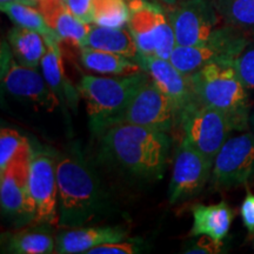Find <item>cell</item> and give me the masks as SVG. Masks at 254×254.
Here are the masks:
<instances>
[{
    "instance_id": "obj_7",
    "label": "cell",
    "mask_w": 254,
    "mask_h": 254,
    "mask_svg": "<svg viewBox=\"0 0 254 254\" xmlns=\"http://www.w3.org/2000/svg\"><path fill=\"white\" fill-rule=\"evenodd\" d=\"M179 124L183 126V140L212 161L231 133L238 131L226 113L199 100L183 113Z\"/></svg>"
},
{
    "instance_id": "obj_12",
    "label": "cell",
    "mask_w": 254,
    "mask_h": 254,
    "mask_svg": "<svg viewBox=\"0 0 254 254\" xmlns=\"http://www.w3.org/2000/svg\"><path fill=\"white\" fill-rule=\"evenodd\" d=\"M7 46L2 47L1 82L5 90L19 99L28 100L49 111L55 110L60 101L44 75L37 68L19 64Z\"/></svg>"
},
{
    "instance_id": "obj_9",
    "label": "cell",
    "mask_w": 254,
    "mask_h": 254,
    "mask_svg": "<svg viewBox=\"0 0 254 254\" xmlns=\"http://www.w3.org/2000/svg\"><path fill=\"white\" fill-rule=\"evenodd\" d=\"M33 152L26 138L0 176L2 212L12 217L33 219L36 206L30 192V167Z\"/></svg>"
},
{
    "instance_id": "obj_19",
    "label": "cell",
    "mask_w": 254,
    "mask_h": 254,
    "mask_svg": "<svg viewBox=\"0 0 254 254\" xmlns=\"http://www.w3.org/2000/svg\"><path fill=\"white\" fill-rule=\"evenodd\" d=\"M47 51L41 59L40 66L43 75L51 90L55 92L59 101L67 103L71 109H77L79 93L78 88L74 90L71 82L66 78L64 72L62 50L59 46V40H45Z\"/></svg>"
},
{
    "instance_id": "obj_10",
    "label": "cell",
    "mask_w": 254,
    "mask_h": 254,
    "mask_svg": "<svg viewBox=\"0 0 254 254\" xmlns=\"http://www.w3.org/2000/svg\"><path fill=\"white\" fill-rule=\"evenodd\" d=\"M254 176V133L230 136L215 155L209 184L215 189L245 185Z\"/></svg>"
},
{
    "instance_id": "obj_11",
    "label": "cell",
    "mask_w": 254,
    "mask_h": 254,
    "mask_svg": "<svg viewBox=\"0 0 254 254\" xmlns=\"http://www.w3.org/2000/svg\"><path fill=\"white\" fill-rule=\"evenodd\" d=\"M174 5L168 17L177 45L195 46L207 43L221 18L213 0H180Z\"/></svg>"
},
{
    "instance_id": "obj_32",
    "label": "cell",
    "mask_w": 254,
    "mask_h": 254,
    "mask_svg": "<svg viewBox=\"0 0 254 254\" xmlns=\"http://www.w3.org/2000/svg\"><path fill=\"white\" fill-rule=\"evenodd\" d=\"M240 215L244 226L250 236H254V194L247 192L240 207Z\"/></svg>"
},
{
    "instance_id": "obj_3",
    "label": "cell",
    "mask_w": 254,
    "mask_h": 254,
    "mask_svg": "<svg viewBox=\"0 0 254 254\" xmlns=\"http://www.w3.org/2000/svg\"><path fill=\"white\" fill-rule=\"evenodd\" d=\"M199 103L226 113L238 131L250 127L247 88L238 75L233 63L214 62L189 75Z\"/></svg>"
},
{
    "instance_id": "obj_17",
    "label": "cell",
    "mask_w": 254,
    "mask_h": 254,
    "mask_svg": "<svg viewBox=\"0 0 254 254\" xmlns=\"http://www.w3.org/2000/svg\"><path fill=\"white\" fill-rule=\"evenodd\" d=\"M36 7L60 40L79 49L84 46L91 24L79 20L66 6L65 0H38Z\"/></svg>"
},
{
    "instance_id": "obj_13",
    "label": "cell",
    "mask_w": 254,
    "mask_h": 254,
    "mask_svg": "<svg viewBox=\"0 0 254 254\" xmlns=\"http://www.w3.org/2000/svg\"><path fill=\"white\" fill-rule=\"evenodd\" d=\"M212 166L213 161L183 140L177 151L168 190L171 204L198 195L209 182Z\"/></svg>"
},
{
    "instance_id": "obj_8",
    "label": "cell",
    "mask_w": 254,
    "mask_h": 254,
    "mask_svg": "<svg viewBox=\"0 0 254 254\" xmlns=\"http://www.w3.org/2000/svg\"><path fill=\"white\" fill-rule=\"evenodd\" d=\"M124 123L167 133L178 124V112L173 101L148 77L113 125Z\"/></svg>"
},
{
    "instance_id": "obj_5",
    "label": "cell",
    "mask_w": 254,
    "mask_h": 254,
    "mask_svg": "<svg viewBox=\"0 0 254 254\" xmlns=\"http://www.w3.org/2000/svg\"><path fill=\"white\" fill-rule=\"evenodd\" d=\"M127 27L140 55L170 59L176 37L170 17L160 6L147 0H128Z\"/></svg>"
},
{
    "instance_id": "obj_29",
    "label": "cell",
    "mask_w": 254,
    "mask_h": 254,
    "mask_svg": "<svg viewBox=\"0 0 254 254\" xmlns=\"http://www.w3.org/2000/svg\"><path fill=\"white\" fill-rule=\"evenodd\" d=\"M141 252L139 240H122L117 243H107L88 251L86 254H135Z\"/></svg>"
},
{
    "instance_id": "obj_36",
    "label": "cell",
    "mask_w": 254,
    "mask_h": 254,
    "mask_svg": "<svg viewBox=\"0 0 254 254\" xmlns=\"http://www.w3.org/2000/svg\"><path fill=\"white\" fill-rule=\"evenodd\" d=\"M37 2H38V0H30V4L32 6H37Z\"/></svg>"
},
{
    "instance_id": "obj_23",
    "label": "cell",
    "mask_w": 254,
    "mask_h": 254,
    "mask_svg": "<svg viewBox=\"0 0 254 254\" xmlns=\"http://www.w3.org/2000/svg\"><path fill=\"white\" fill-rule=\"evenodd\" d=\"M47 225L38 228L12 233L6 240V250L15 254H50L56 251V238L45 230Z\"/></svg>"
},
{
    "instance_id": "obj_14",
    "label": "cell",
    "mask_w": 254,
    "mask_h": 254,
    "mask_svg": "<svg viewBox=\"0 0 254 254\" xmlns=\"http://www.w3.org/2000/svg\"><path fill=\"white\" fill-rule=\"evenodd\" d=\"M30 192L38 225H58V184L57 160L45 152L32 155L30 167Z\"/></svg>"
},
{
    "instance_id": "obj_18",
    "label": "cell",
    "mask_w": 254,
    "mask_h": 254,
    "mask_svg": "<svg viewBox=\"0 0 254 254\" xmlns=\"http://www.w3.org/2000/svg\"><path fill=\"white\" fill-rule=\"evenodd\" d=\"M193 226L190 237L207 236L222 243L234 220V211L226 201L215 205L196 204L192 207Z\"/></svg>"
},
{
    "instance_id": "obj_27",
    "label": "cell",
    "mask_w": 254,
    "mask_h": 254,
    "mask_svg": "<svg viewBox=\"0 0 254 254\" xmlns=\"http://www.w3.org/2000/svg\"><path fill=\"white\" fill-rule=\"evenodd\" d=\"M24 140L25 136L19 134L17 131L2 127L0 131V173L9 164Z\"/></svg>"
},
{
    "instance_id": "obj_15",
    "label": "cell",
    "mask_w": 254,
    "mask_h": 254,
    "mask_svg": "<svg viewBox=\"0 0 254 254\" xmlns=\"http://www.w3.org/2000/svg\"><path fill=\"white\" fill-rule=\"evenodd\" d=\"M135 62L141 66L142 71L150 75L154 84L173 101L179 124L183 113L198 101L189 75L180 72L168 59L139 53Z\"/></svg>"
},
{
    "instance_id": "obj_34",
    "label": "cell",
    "mask_w": 254,
    "mask_h": 254,
    "mask_svg": "<svg viewBox=\"0 0 254 254\" xmlns=\"http://www.w3.org/2000/svg\"><path fill=\"white\" fill-rule=\"evenodd\" d=\"M250 127H251V131L254 133V112L250 116Z\"/></svg>"
},
{
    "instance_id": "obj_16",
    "label": "cell",
    "mask_w": 254,
    "mask_h": 254,
    "mask_svg": "<svg viewBox=\"0 0 254 254\" xmlns=\"http://www.w3.org/2000/svg\"><path fill=\"white\" fill-rule=\"evenodd\" d=\"M127 232L119 226L66 228L56 237V251L59 254L85 253L107 243L125 240Z\"/></svg>"
},
{
    "instance_id": "obj_22",
    "label": "cell",
    "mask_w": 254,
    "mask_h": 254,
    "mask_svg": "<svg viewBox=\"0 0 254 254\" xmlns=\"http://www.w3.org/2000/svg\"><path fill=\"white\" fill-rule=\"evenodd\" d=\"M8 43L15 60L32 68L40 65L47 51L45 38L40 33L18 25L9 31Z\"/></svg>"
},
{
    "instance_id": "obj_30",
    "label": "cell",
    "mask_w": 254,
    "mask_h": 254,
    "mask_svg": "<svg viewBox=\"0 0 254 254\" xmlns=\"http://www.w3.org/2000/svg\"><path fill=\"white\" fill-rule=\"evenodd\" d=\"M224 245L222 243L215 241L211 237L200 236L199 239L193 240L184 250V253L187 254H215L221 253Z\"/></svg>"
},
{
    "instance_id": "obj_6",
    "label": "cell",
    "mask_w": 254,
    "mask_h": 254,
    "mask_svg": "<svg viewBox=\"0 0 254 254\" xmlns=\"http://www.w3.org/2000/svg\"><path fill=\"white\" fill-rule=\"evenodd\" d=\"M249 44L240 28L234 26L218 27L207 43L195 46L176 45L170 62L185 75L198 72L207 64L233 63Z\"/></svg>"
},
{
    "instance_id": "obj_1",
    "label": "cell",
    "mask_w": 254,
    "mask_h": 254,
    "mask_svg": "<svg viewBox=\"0 0 254 254\" xmlns=\"http://www.w3.org/2000/svg\"><path fill=\"white\" fill-rule=\"evenodd\" d=\"M105 154L117 165L142 178H159L170 151L166 132L133 124H116L101 132Z\"/></svg>"
},
{
    "instance_id": "obj_26",
    "label": "cell",
    "mask_w": 254,
    "mask_h": 254,
    "mask_svg": "<svg viewBox=\"0 0 254 254\" xmlns=\"http://www.w3.org/2000/svg\"><path fill=\"white\" fill-rule=\"evenodd\" d=\"M126 0H93V24L123 27L128 21Z\"/></svg>"
},
{
    "instance_id": "obj_2",
    "label": "cell",
    "mask_w": 254,
    "mask_h": 254,
    "mask_svg": "<svg viewBox=\"0 0 254 254\" xmlns=\"http://www.w3.org/2000/svg\"><path fill=\"white\" fill-rule=\"evenodd\" d=\"M57 184L59 227H82L99 214V183L80 155L68 153L57 160Z\"/></svg>"
},
{
    "instance_id": "obj_24",
    "label": "cell",
    "mask_w": 254,
    "mask_h": 254,
    "mask_svg": "<svg viewBox=\"0 0 254 254\" xmlns=\"http://www.w3.org/2000/svg\"><path fill=\"white\" fill-rule=\"evenodd\" d=\"M1 11L11 18V20L18 26L36 31L45 38V40H59L57 34L49 27L41 12L34 6L24 2H8L1 5Z\"/></svg>"
},
{
    "instance_id": "obj_28",
    "label": "cell",
    "mask_w": 254,
    "mask_h": 254,
    "mask_svg": "<svg viewBox=\"0 0 254 254\" xmlns=\"http://www.w3.org/2000/svg\"><path fill=\"white\" fill-rule=\"evenodd\" d=\"M233 65L247 90L254 88V41H249L245 49L234 59Z\"/></svg>"
},
{
    "instance_id": "obj_25",
    "label": "cell",
    "mask_w": 254,
    "mask_h": 254,
    "mask_svg": "<svg viewBox=\"0 0 254 254\" xmlns=\"http://www.w3.org/2000/svg\"><path fill=\"white\" fill-rule=\"evenodd\" d=\"M220 17L231 26L254 30V0H213Z\"/></svg>"
},
{
    "instance_id": "obj_20",
    "label": "cell",
    "mask_w": 254,
    "mask_h": 254,
    "mask_svg": "<svg viewBox=\"0 0 254 254\" xmlns=\"http://www.w3.org/2000/svg\"><path fill=\"white\" fill-rule=\"evenodd\" d=\"M82 47L117 53L135 60L139 55L135 40L128 27H109L91 24L86 40Z\"/></svg>"
},
{
    "instance_id": "obj_31",
    "label": "cell",
    "mask_w": 254,
    "mask_h": 254,
    "mask_svg": "<svg viewBox=\"0 0 254 254\" xmlns=\"http://www.w3.org/2000/svg\"><path fill=\"white\" fill-rule=\"evenodd\" d=\"M65 4L79 20L93 24V0H65Z\"/></svg>"
},
{
    "instance_id": "obj_4",
    "label": "cell",
    "mask_w": 254,
    "mask_h": 254,
    "mask_svg": "<svg viewBox=\"0 0 254 254\" xmlns=\"http://www.w3.org/2000/svg\"><path fill=\"white\" fill-rule=\"evenodd\" d=\"M148 77L145 71L117 78L82 75L78 91L86 103L92 131L100 134L112 126Z\"/></svg>"
},
{
    "instance_id": "obj_35",
    "label": "cell",
    "mask_w": 254,
    "mask_h": 254,
    "mask_svg": "<svg viewBox=\"0 0 254 254\" xmlns=\"http://www.w3.org/2000/svg\"><path fill=\"white\" fill-rule=\"evenodd\" d=\"M163 1L167 2V4H172V5H174V4H177V2H179L180 0H163Z\"/></svg>"
},
{
    "instance_id": "obj_33",
    "label": "cell",
    "mask_w": 254,
    "mask_h": 254,
    "mask_svg": "<svg viewBox=\"0 0 254 254\" xmlns=\"http://www.w3.org/2000/svg\"><path fill=\"white\" fill-rule=\"evenodd\" d=\"M13 1H18V2H24V4H30V0H0V4L1 5H5V4H8V2H13Z\"/></svg>"
},
{
    "instance_id": "obj_21",
    "label": "cell",
    "mask_w": 254,
    "mask_h": 254,
    "mask_svg": "<svg viewBox=\"0 0 254 254\" xmlns=\"http://www.w3.org/2000/svg\"><path fill=\"white\" fill-rule=\"evenodd\" d=\"M80 62L85 68L100 74L131 75L142 71L141 66L135 60L91 47H81Z\"/></svg>"
}]
</instances>
